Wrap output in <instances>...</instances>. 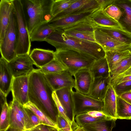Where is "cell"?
Returning a JSON list of instances; mask_svg holds the SVG:
<instances>
[{
  "mask_svg": "<svg viewBox=\"0 0 131 131\" xmlns=\"http://www.w3.org/2000/svg\"><path fill=\"white\" fill-rule=\"evenodd\" d=\"M54 91L39 69H35L29 75V101L42 110H46L56 121L55 114L58 111L52 96Z\"/></svg>",
  "mask_w": 131,
  "mask_h": 131,
  "instance_id": "obj_1",
  "label": "cell"
},
{
  "mask_svg": "<svg viewBox=\"0 0 131 131\" xmlns=\"http://www.w3.org/2000/svg\"><path fill=\"white\" fill-rule=\"evenodd\" d=\"M45 41L54 46L56 49L72 50L95 60L105 57V52L96 42L80 40L70 36L60 28H56Z\"/></svg>",
  "mask_w": 131,
  "mask_h": 131,
  "instance_id": "obj_2",
  "label": "cell"
},
{
  "mask_svg": "<svg viewBox=\"0 0 131 131\" xmlns=\"http://www.w3.org/2000/svg\"><path fill=\"white\" fill-rule=\"evenodd\" d=\"M28 19L27 21L29 34L40 24L49 22L53 18L51 9L53 0H22Z\"/></svg>",
  "mask_w": 131,
  "mask_h": 131,
  "instance_id": "obj_3",
  "label": "cell"
},
{
  "mask_svg": "<svg viewBox=\"0 0 131 131\" xmlns=\"http://www.w3.org/2000/svg\"><path fill=\"white\" fill-rule=\"evenodd\" d=\"M55 58L74 76L78 71L90 69L96 60L72 50L56 49Z\"/></svg>",
  "mask_w": 131,
  "mask_h": 131,
  "instance_id": "obj_4",
  "label": "cell"
},
{
  "mask_svg": "<svg viewBox=\"0 0 131 131\" xmlns=\"http://www.w3.org/2000/svg\"><path fill=\"white\" fill-rule=\"evenodd\" d=\"M13 4L18 34L17 54H29L31 41L23 2L21 0H13Z\"/></svg>",
  "mask_w": 131,
  "mask_h": 131,
  "instance_id": "obj_5",
  "label": "cell"
},
{
  "mask_svg": "<svg viewBox=\"0 0 131 131\" xmlns=\"http://www.w3.org/2000/svg\"><path fill=\"white\" fill-rule=\"evenodd\" d=\"M17 43V25L13 9L9 25L3 38L0 41V50L2 57L8 62L12 61L17 56L16 49Z\"/></svg>",
  "mask_w": 131,
  "mask_h": 131,
  "instance_id": "obj_6",
  "label": "cell"
},
{
  "mask_svg": "<svg viewBox=\"0 0 131 131\" xmlns=\"http://www.w3.org/2000/svg\"><path fill=\"white\" fill-rule=\"evenodd\" d=\"M74 89L72 90V94L74 116L78 114L89 111H103V100L96 99Z\"/></svg>",
  "mask_w": 131,
  "mask_h": 131,
  "instance_id": "obj_7",
  "label": "cell"
},
{
  "mask_svg": "<svg viewBox=\"0 0 131 131\" xmlns=\"http://www.w3.org/2000/svg\"><path fill=\"white\" fill-rule=\"evenodd\" d=\"M34 63L29 54L17 55L7 65L14 77L29 75L35 69Z\"/></svg>",
  "mask_w": 131,
  "mask_h": 131,
  "instance_id": "obj_8",
  "label": "cell"
},
{
  "mask_svg": "<svg viewBox=\"0 0 131 131\" xmlns=\"http://www.w3.org/2000/svg\"><path fill=\"white\" fill-rule=\"evenodd\" d=\"M94 34L95 42L102 48L105 52L122 51L131 50V45L118 41L99 29H95Z\"/></svg>",
  "mask_w": 131,
  "mask_h": 131,
  "instance_id": "obj_9",
  "label": "cell"
},
{
  "mask_svg": "<svg viewBox=\"0 0 131 131\" xmlns=\"http://www.w3.org/2000/svg\"><path fill=\"white\" fill-rule=\"evenodd\" d=\"M45 75L54 91L65 88L77 90L73 76L67 70L59 73Z\"/></svg>",
  "mask_w": 131,
  "mask_h": 131,
  "instance_id": "obj_10",
  "label": "cell"
},
{
  "mask_svg": "<svg viewBox=\"0 0 131 131\" xmlns=\"http://www.w3.org/2000/svg\"><path fill=\"white\" fill-rule=\"evenodd\" d=\"M29 75L13 78L11 91L14 98L23 105L29 102Z\"/></svg>",
  "mask_w": 131,
  "mask_h": 131,
  "instance_id": "obj_11",
  "label": "cell"
},
{
  "mask_svg": "<svg viewBox=\"0 0 131 131\" xmlns=\"http://www.w3.org/2000/svg\"><path fill=\"white\" fill-rule=\"evenodd\" d=\"M96 9V4L93 0H77L68 9L53 17L51 20H56L71 15L92 12Z\"/></svg>",
  "mask_w": 131,
  "mask_h": 131,
  "instance_id": "obj_12",
  "label": "cell"
},
{
  "mask_svg": "<svg viewBox=\"0 0 131 131\" xmlns=\"http://www.w3.org/2000/svg\"><path fill=\"white\" fill-rule=\"evenodd\" d=\"M89 22L95 29L106 27L122 29L119 22L109 16L104 9H98L92 13L88 17Z\"/></svg>",
  "mask_w": 131,
  "mask_h": 131,
  "instance_id": "obj_13",
  "label": "cell"
},
{
  "mask_svg": "<svg viewBox=\"0 0 131 131\" xmlns=\"http://www.w3.org/2000/svg\"><path fill=\"white\" fill-rule=\"evenodd\" d=\"M74 77L77 90L81 93L89 95L94 79L89 69L78 71Z\"/></svg>",
  "mask_w": 131,
  "mask_h": 131,
  "instance_id": "obj_14",
  "label": "cell"
},
{
  "mask_svg": "<svg viewBox=\"0 0 131 131\" xmlns=\"http://www.w3.org/2000/svg\"><path fill=\"white\" fill-rule=\"evenodd\" d=\"M93 12L70 15L56 20H51L48 23L51 26L55 29H63L79 23L89 21L88 17Z\"/></svg>",
  "mask_w": 131,
  "mask_h": 131,
  "instance_id": "obj_15",
  "label": "cell"
},
{
  "mask_svg": "<svg viewBox=\"0 0 131 131\" xmlns=\"http://www.w3.org/2000/svg\"><path fill=\"white\" fill-rule=\"evenodd\" d=\"M13 0H1L0 2V41L3 38L10 23L13 10Z\"/></svg>",
  "mask_w": 131,
  "mask_h": 131,
  "instance_id": "obj_16",
  "label": "cell"
},
{
  "mask_svg": "<svg viewBox=\"0 0 131 131\" xmlns=\"http://www.w3.org/2000/svg\"><path fill=\"white\" fill-rule=\"evenodd\" d=\"M111 76L94 78L89 96L103 100L110 84Z\"/></svg>",
  "mask_w": 131,
  "mask_h": 131,
  "instance_id": "obj_17",
  "label": "cell"
},
{
  "mask_svg": "<svg viewBox=\"0 0 131 131\" xmlns=\"http://www.w3.org/2000/svg\"><path fill=\"white\" fill-rule=\"evenodd\" d=\"M8 62L0 59V89L7 96L10 91L14 78L7 65Z\"/></svg>",
  "mask_w": 131,
  "mask_h": 131,
  "instance_id": "obj_18",
  "label": "cell"
},
{
  "mask_svg": "<svg viewBox=\"0 0 131 131\" xmlns=\"http://www.w3.org/2000/svg\"><path fill=\"white\" fill-rule=\"evenodd\" d=\"M114 4L122 12L118 22L122 29L131 34V0H115Z\"/></svg>",
  "mask_w": 131,
  "mask_h": 131,
  "instance_id": "obj_19",
  "label": "cell"
},
{
  "mask_svg": "<svg viewBox=\"0 0 131 131\" xmlns=\"http://www.w3.org/2000/svg\"><path fill=\"white\" fill-rule=\"evenodd\" d=\"M34 65L40 68L48 64L55 58V52L53 50L35 48L29 54Z\"/></svg>",
  "mask_w": 131,
  "mask_h": 131,
  "instance_id": "obj_20",
  "label": "cell"
},
{
  "mask_svg": "<svg viewBox=\"0 0 131 131\" xmlns=\"http://www.w3.org/2000/svg\"><path fill=\"white\" fill-rule=\"evenodd\" d=\"M109 117L105 115L102 112L92 111L76 115L74 120L79 126L82 127L86 125L103 121Z\"/></svg>",
  "mask_w": 131,
  "mask_h": 131,
  "instance_id": "obj_21",
  "label": "cell"
},
{
  "mask_svg": "<svg viewBox=\"0 0 131 131\" xmlns=\"http://www.w3.org/2000/svg\"><path fill=\"white\" fill-rule=\"evenodd\" d=\"M73 89L70 88H65L58 90L55 92L59 100L64 108L68 116L71 119L70 117L71 116L72 121H74L75 116L73 113V102L72 94V90Z\"/></svg>",
  "mask_w": 131,
  "mask_h": 131,
  "instance_id": "obj_22",
  "label": "cell"
},
{
  "mask_svg": "<svg viewBox=\"0 0 131 131\" xmlns=\"http://www.w3.org/2000/svg\"><path fill=\"white\" fill-rule=\"evenodd\" d=\"M103 100L104 106L103 112L108 116L117 119L116 95L115 90L111 85Z\"/></svg>",
  "mask_w": 131,
  "mask_h": 131,
  "instance_id": "obj_23",
  "label": "cell"
},
{
  "mask_svg": "<svg viewBox=\"0 0 131 131\" xmlns=\"http://www.w3.org/2000/svg\"><path fill=\"white\" fill-rule=\"evenodd\" d=\"M97 29L118 41L131 45V34L121 29L106 27Z\"/></svg>",
  "mask_w": 131,
  "mask_h": 131,
  "instance_id": "obj_24",
  "label": "cell"
},
{
  "mask_svg": "<svg viewBox=\"0 0 131 131\" xmlns=\"http://www.w3.org/2000/svg\"><path fill=\"white\" fill-rule=\"evenodd\" d=\"M89 70L94 78H106L110 76L109 68L105 57L95 61Z\"/></svg>",
  "mask_w": 131,
  "mask_h": 131,
  "instance_id": "obj_25",
  "label": "cell"
},
{
  "mask_svg": "<svg viewBox=\"0 0 131 131\" xmlns=\"http://www.w3.org/2000/svg\"><path fill=\"white\" fill-rule=\"evenodd\" d=\"M48 22L42 23L37 27L30 35L31 41H45L55 30Z\"/></svg>",
  "mask_w": 131,
  "mask_h": 131,
  "instance_id": "obj_26",
  "label": "cell"
},
{
  "mask_svg": "<svg viewBox=\"0 0 131 131\" xmlns=\"http://www.w3.org/2000/svg\"><path fill=\"white\" fill-rule=\"evenodd\" d=\"M116 120L109 117L103 121L86 125L82 127L86 131H112L115 126Z\"/></svg>",
  "mask_w": 131,
  "mask_h": 131,
  "instance_id": "obj_27",
  "label": "cell"
},
{
  "mask_svg": "<svg viewBox=\"0 0 131 131\" xmlns=\"http://www.w3.org/2000/svg\"><path fill=\"white\" fill-rule=\"evenodd\" d=\"M23 107L31 111L38 117L42 124L57 129L56 122L47 115L43 111L33 103L29 101Z\"/></svg>",
  "mask_w": 131,
  "mask_h": 131,
  "instance_id": "obj_28",
  "label": "cell"
},
{
  "mask_svg": "<svg viewBox=\"0 0 131 131\" xmlns=\"http://www.w3.org/2000/svg\"><path fill=\"white\" fill-rule=\"evenodd\" d=\"M116 97L117 119L131 120V104L120 96L116 95Z\"/></svg>",
  "mask_w": 131,
  "mask_h": 131,
  "instance_id": "obj_29",
  "label": "cell"
},
{
  "mask_svg": "<svg viewBox=\"0 0 131 131\" xmlns=\"http://www.w3.org/2000/svg\"><path fill=\"white\" fill-rule=\"evenodd\" d=\"M130 56L131 52L129 50L122 51H112L105 52V57L107 62L110 71L118 63Z\"/></svg>",
  "mask_w": 131,
  "mask_h": 131,
  "instance_id": "obj_30",
  "label": "cell"
},
{
  "mask_svg": "<svg viewBox=\"0 0 131 131\" xmlns=\"http://www.w3.org/2000/svg\"><path fill=\"white\" fill-rule=\"evenodd\" d=\"M11 130L24 131L26 130L24 122L13 106L10 103L9 106Z\"/></svg>",
  "mask_w": 131,
  "mask_h": 131,
  "instance_id": "obj_31",
  "label": "cell"
},
{
  "mask_svg": "<svg viewBox=\"0 0 131 131\" xmlns=\"http://www.w3.org/2000/svg\"><path fill=\"white\" fill-rule=\"evenodd\" d=\"M10 104L13 106L23 119L25 124L26 130H31L33 127L25 108L24 107L23 105L14 98H13Z\"/></svg>",
  "mask_w": 131,
  "mask_h": 131,
  "instance_id": "obj_32",
  "label": "cell"
},
{
  "mask_svg": "<svg viewBox=\"0 0 131 131\" xmlns=\"http://www.w3.org/2000/svg\"><path fill=\"white\" fill-rule=\"evenodd\" d=\"M0 118V131H6L10 127V115L9 106L7 102L2 106Z\"/></svg>",
  "mask_w": 131,
  "mask_h": 131,
  "instance_id": "obj_33",
  "label": "cell"
},
{
  "mask_svg": "<svg viewBox=\"0 0 131 131\" xmlns=\"http://www.w3.org/2000/svg\"><path fill=\"white\" fill-rule=\"evenodd\" d=\"M77 0H53L51 12L53 17L68 9Z\"/></svg>",
  "mask_w": 131,
  "mask_h": 131,
  "instance_id": "obj_34",
  "label": "cell"
},
{
  "mask_svg": "<svg viewBox=\"0 0 131 131\" xmlns=\"http://www.w3.org/2000/svg\"><path fill=\"white\" fill-rule=\"evenodd\" d=\"M39 69L41 72L45 74L59 73L67 70L55 58L50 62Z\"/></svg>",
  "mask_w": 131,
  "mask_h": 131,
  "instance_id": "obj_35",
  "label": "cell"
},
{
  "mask_svg": "<svg viewBox=\"0 0 131 131\" xmlns=\"http://www.w3.org/2000/svg\"><path fill=\"white\" fill-rule=\"evenodd\" d=\"M63 31L64 33L67 35L78 39L96 42L94 38V32H84L71 30Z\"/></svg>",
  "mask_w": 131,
  "mask_h": 131,
  "instance_id": "obj_36",
  "label": "cell"
},
{
  "mask_svg": "<svg viewBox=\"0 0 131 131\" xmlns=\"http://www.w3.org/2000/svg\"><path fill=\"white\" fill-rule=\"evenodd\" d=\"M131 67V56L116 64L110 71L111 76L116 75L126 71Z\"/></svg>",
  "mask_w": 131,
  "mask_h": 131,
  "instance_id": "obj_37",
  "label": "cell"
},
{
  "mask_svg": "<svg viewBox=\"0 0 131 131\" xmlns=\"http://www.w3.org/2000/svg\"><path fill=\"white\" fill-rule=\"evenodd\" d=\"M95 29L89 21H85L61 29L63 31L71 30L78 31L93 32Z\"/></svg>",
  "mask_w": 131,
  "mask_h": 131,
  "instance_id": "obj_38",
  "label": "cell"
},
{
  "mask_svg": "<svg viewBox=\"0 0 131 131\" xmlns=\"http://www.w3.org/2000/svg\"><path fill=\"white\" fill-rule=\"evenodd\" d=\"M131 80V67L119 74L111 77L110 84L114 86L124 82Z\"/></svg>",
  "mask_w": 131,
  "mask_h": 131,
  "instance_id": "obj_39",
  "label": "cell"
},
{
  "mask_svg": "<svg viewBox=\"0 0 131 131\" xmlns=\"http://www.w3.org/2000/svg\"><path fill=\"white\" fill-rule=\"evenodd\" d=\"M106 13L111 17L118 22L122 15L120 8L114 4L110 5L104 9Z\"/></svg>",
  "mask_w": 131,
  "mask_h": 131,
  "instance_id": "obj_40",
  "label": "cell"
},
{
  "mask_svg": "<svg viewBox=\"0 0 131 131\" xmlns=\"http://www.w3.org/2000/svg\"><path fill=\"white\" fill-rule=\"evenodd\" d=\"M56 122L57 129L62 131H73L74 130L62 116L58 114L56 116Z\"/></svg>",
  "mask_w": 131,
  "mask_h": 131,
  "instance_id": "obj_41",
  "label": "cell"
},
{
  "mask_svg": "<svg viewBox=\"0 0 131 131\" xmlns=\"http://www.w3.org/2000/svg\"><path fill=\"white\" fill-rule=\"evenodd\" d=\"M113 87L115 94L120 96L122 93L131 90V80L124 82Z\"/></svg>",
  "mask_w": 131,
  "mask_h": 131,
  "instance_id": "obj_42",
  "label": "cell"
},
{
  "mask_svg": "<svg viewBox=\"0 0 131 131\" xmlns=\"http://www.w3.org/2000/svg\"><path fill=\"white\" fill-rule=\"evenodd\" d=\"M25 108L33 127L40 125L42 124L40 121L34 113L30 110L26 108Z\"/></svg>",
  "mask_w": 131,
  "mask_h": 131,
  "instance_id": "obj_43",
  "label": "cell"
},
{
  "mask_svg": "<svg viewBox=\"0 0 131 131\" xmlns=\"http://www.w3.org/2000/svg\"><path fill=\"white\" fill-rule=\"evenodd\" d=\"M100 9H104L110 5L114 4L115 0H96Z\"/></svg>",
  "mask_w": 131,
  "mask_h": 131,
  "instance_id": "obj_44",
  "label": "cell"
},
{
  "mask_svg": "<svg viewBox=\"0 0 131 131\" xmlns=\"http://www.w3.org/2000/svg\"><path fill=\"white\" fill-rule=\"evenodd\" d=\"M43 124H40L32 128L31 130L32 131H56L57 128L50 127H47Z\"/></svg>",
  "mask_w": 131,
  "mask_h": 131,
  "instance_id": "obj_45",
  "label": "cell"
},
{
  "mask_svg": "<svg viewBox=\"0 0 131 131\" xmlns=\"http://www.w3.org/2000/svg\"><path fill=\"white\" fill-rule=\"evenodd\" d=\"M119 96L131 104V91H130L122 93Z\"/></svg>",
  "mask_w": 131,
  "mask_h": 131,
  "instance_id": "obj_46",
  "label": "cell"
},
{
  "mask_svg": "<svg viewBox=\"0 0 131 131\" xmlns=\"http://www.w3.org/2000/svg\"><path fill=\"white\" fill-rule=\"evenodd\" d=\"M1 103L2 102V106L6 102H7L6 96L2 91H0Z\"/></svg>",
  "mask_w": 131,
  "mask_h": 131,
  "instance_id": "obj_47",
  "label": "cell"
},
{
  "mask_svg": "<svg viewBox=\"0 0 131 131\" xmlns=\"http://www.w3.org/2000/svg\"><path fill=\"white\" fill-rule=\"evenodd\" d=\"M73 131H86L83 127L78 126Z\"/></svg>",
  "mask_w": 131,
  "mask_h": 131,
  "instance_id": "obj_48",
  "label": "cell"
},
{
  "mask_svg": "<svg viewBox=\"0 0 131 131\" xmlns=\"http://www.w3.org/2000/svg\"><path fill=\"white\" fill-rule=\"evenodd\" d=\"M10 131H20L19 130H11Z\"/></svg>",
  "mask_w": 131,
  "mask_h": 131,
  "instance_id": "obj_49",
  "label": "cell"
},
{
  "mask_svg": "<svg viewBox=\"0 0 131 131\" xmlns=\"http://www.w3.org/2000/svg\"><path fill=\"white\" fill-rule=\"evenodd\" d=\"M24 131H32V130H26Z\"/></svg>",
  "mask_w": 131,
  "mask_h": 131,
  "instance_id": "obj_50",
  "label": "cell"
},
{
  "mask_svg": "<svg viewBox=\"0 0 131 131\" xmlns=\"http://www.w3.org/2000/svg\"><path fill=\"white\" fill-rule=\"evenodd\" d=\"M58 129V131H62L61 130L58 129Z\"/></svg>",
  "mask_w": 131,
  "mask_h": 131,
  "instance_id": "obj_51",
  "label": "cell"
},
{
  "mask_svg": "<svg viewBox=\"0 0 131 131\" xmlns=\"http://www.w3.org/2000/svg\"><path fill=\"white\" fill-rule=\"evenodd\" d=\"M56 131H58V129Z\"/></svg>",
  "mask_w": 131,
  "mask_h": 131,
  "instance_id": "obj_52",
  "label": "cell"
},
{
  "mask_svg": "<svg viewBox=\"0 0 131 131\" xmlns=\"http://www.w3.org/2000/svg\"><path fill=\"white\" fill-rule=\"evenodd\" d=\"M130 52H131V50H130Z\"/></svg>",
  "mask_w": 131,
  "mask_h": 131,
  "instance_id": "obj_53",
  "label": "cell"
},
{
  "mask_svg": "<svg viewBox=\"0 0 131 131\" xmlns=\"http://www.w3.org/2000/svg\"><path fill=\"white\" fill-rule=\"evenodd\" d=\"M130 91H131V90H130Z\"/></svg>",
  "mask_w": 131,
  "mask_h": 131,
  "instance_id": "obj_54",
  "label": "cell"
}]
</instances>
